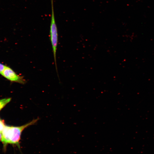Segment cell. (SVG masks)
<instances>
[{
	"label": "cell",
	"instance_id": "6da1fadb",
	"mask_svg": "<svg viewBox=\"0 0 154 154\" xmlns=\"http://www.w3.org/2000/svg\"><path fill=\"white\" fill-rule=\"evenodd\" d=\"M38 119V118L34 119L20 126H5L1 133V141L4 147H6L8 144H11L16 145L20 149V141L22 131L28 127L35 124Z\"/></svg>",
	"mask_w": 154,
	"mask_h": 154
},
{
	"label": "cell",
	"instance_id": "7a4b0ae2",
	"mask_svg": "<svg viewBox=\"0 0 154 154\" xmlns=\"http://www.w3.org/2000/svg\"><path fill=\"white\" fill-rule=\"evenodd\" d=\"M54 0H51V15L50 26V38L52 45L54 58V62L56 71L57 72L56 61V53L58 43V33L54 13Z\"/></svg>",
	"mask_w": 154,
	"mask_h": 154
},
{
	"label": "cell",
	"instance_id": "3957f363",
	"mask_svg": "<svg viewBox=\"0 0 154 154\" xmlns=\"http://www.w3.org/2000/svg\"><path fill=\"white\" fill-rule=\"evenodd\" d=\"M1 74L11 81L24 84L26 82L24 77L17 74L10 67L6 66Z\"/></svg>",
	"mask_w": 154,
	"mask_h": 154
},
{
	"label": "cell",
	"instance_id": "277c9868",
	"mask_svg": "<svg viewBox=\"0 0 154 154\" xmlns=\"http://www.w3.org/2000/svg\"><path fill=\"white\" fill-rule=\"evenodd\" d=\"M11 98H5L0 100V110L11 100Z\"/></svg>",
	"mask_w": 154,
	"mask_h": 154
},
{
	"label": "cell",
	"instance_id": "5b68a950",
	"mask_svg": "<svg viewBox=\"0 0 154 154\" xmlns=\"http://www.w3.org/2000/svg\"><path fill=\"white\" fill-rule=\"evenodd\" d=\"M3 122L0 120V133H1L2 130L5 127Z\"/></svg>",
	"mask_w": 154,
	"mask_h": 154
},
{
	"label": "cell",
	"instance_id": "8992f818",
	"mask_svg": "<svg viewBox=\"0 0 154 154\" xmlns=\"http://www.w3.org/2000/svg\"><path fill=\"white\" fill-rule=\"evenodd\" d=\"M6 66L0 63V74L1 73Z\"/></svg>",
	"mask_w": 154,
	"mask_h": 154
},
{
	"label": "cell",
	"instance_id": "52a82bcc",
	"mask_svg": "<svg viewBox=\"0 0 154 154\" xmlns=\"http://www.w3.org/2000/svg\"><path fill=\"white\" fill-rule=\"evenodd\" d=\"M2 139V134L0 133V141Z\"/></svg>",
	"mask_w": 154,
	"mask_h": 154
}]
</instances>
